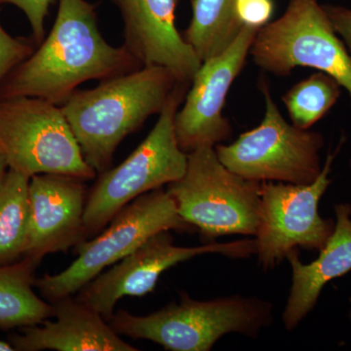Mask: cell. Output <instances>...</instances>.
Here are the masks:
<instances>
[{
  "label": "cell",
  "instance_id": "obj_4",
  "mask_svg": "<svg viewBox=\"0 0 351 351\" xmlns=\"http://www.w3.org/2000/svg\"><path fill=\"white\" fill-rule=\"evenodd\" d=\"M191 84L181 83L176 88L151 133L123 162L98 175L85 205L87 239L98 235L136 198L168 186L184 175L188 154L178 144L175 117Z\"/></svg>",
  "mask_w": 351,
  "mask_h": 351
},
{
  "label": "cell",
  "instance_id": "obj_20",
  "mask_svg": "<svg viewBox=\"0 0 351 351\" xmlns=\"http://www.w3.org/2000/svg\"><path fill=\"white\" fill-rule=\"evenodd\" d=\"M341 88L336 78L322 71H316L291 87L282 101L293 125L309 130L336 105Z\"/></svg>",
  "mask_w": 351,
  "mask_h": 351
},
{
  "label": "cell",
  "instance_id": "obj_25",
  "mask_svg": "<svg viewBox=\"0 0 351 351\" xmlns=\"http://www.w3.org/2000/svg\"><path fill=\"white\" fill-rule=\"evenodd\" d=\"M8 169V164H7L5 157H4L3 154L0 151V184L3 181Z\"/></svg>",
  "mask_w": 351,
  "mask_h": 351
},
{
  "label": "cell",
  "instance_id": "obj_5",
  "mask_svg": "<svg viewBox=\"0 0 351 351\" xmlns=\"http://www.w3.org/2000/svg\"><path fill=\"white\" fill-rule=\"evenodd\" d=\"M178 213L213 240L223 235L255 237L260 223L261 182L235 174L219 161L215 147L188 154V167L181 179L168 184Z\"/></svg>",
  "mask_w": 351,
  "mask_h": 351
},
{
  "label": "cell",
  "instance_id": "obj_13",
  "mask_svg": "<svg viewBox=\"0 0 351 351\" xmlns=\"http://www.w3.org/2000/svg\"><path fill=\"white\" fill-rule=\"evenodd\" d=\"M85 181L58 174L29 180V221L23 257L40 263L45 256L68 252L87 240L84 212Z\"/></svg>",
  "mask_w": 351,
  "mask_h": 351
},
{
  "label": "cell",
  "instance_id": "obj_14",
  "mask_svg": "<svg viewBox=\"0 0 351 351\" xmlns=\"http://www.w3.org/2000/svg\"><path fill=\"white\" fill-rule=\"evenodd\" d=\"M123 22V44L142 66L169 69L191 83L202 62L176 27L179 0H108Z\"/></svg>",
  "mask_w": 351,
  "mask_h": 351
},
{
  "label": "cell",
  "instance_id": "obj_22",
  "mask_svg": "<svg viewBox=\"0 0 351 351\" xmlns=\"http://www.w3.org/2000/svg\"><path fill=\"white\" fill-rule=\"evenodd\" d=\"M58 0H0L2 4H10L25 13L32 32V41L36 46L45 38V20L49 15L50 7Z\"/></svg>",
  "mask_w": 351,
  "mask_h": 351
},
{
  "label": "cell",
  "instance_id": "obj_12",
  "mask_svg": "<svg viewBox=\"0 0 351 351\" xmlns=\"http://www.w3.org/2000/svg\"><path fill=\"white\" fill-rule=\"evenodd\" d=\"M258 29L244 25L234 41L221 54L203 62L196 73L175 117L178 144L186 154L199 147H215L230 138L232 126L223 115V107Z\"/></svg>",
  "mask_w": 351,
  "mask_h": 351
},
{
  "label": "cell",
  "instance_id": "obj_16",
  "mask_svg": "<svg viewBox=\"0 0 351 351\" xmlns=\"http://www.w3.org/2000/svg\"><path fill=\"white\" fill-rule=\"evenodd\" d=\"M334 210V232L316 260L304 265L297 249L286 257L292 267V286L282 314L288 332L313 311L328 283L351 271V204L339 203Z\"/></svg>",
  "mask_w": 351,
  "mask_h": 351
},
{
  "label": "cell",
  "instance_id": "obj_24",
  "mask_svg": "<svg viewBox=\"0 0 351 351\" xmlns=\"http://www.w3.org/2000/svg\"><path fill=\"white\" fill-rule=\"evenodd\" d=\"M323 7L351 59V8L334 4H324Z\"/></svg>",
  "mask_w": 351,
  "mask_h": 351
},
{
  "label": "cell",
  "instance_id": "obj_17",
  "mask_svg": "<svg viewBox=\"0 0 351 351\" xmlns=\"http://www.w3.org/2000/svg\"><path fill=\"white\" fill-rule=\"evenodd\" d=\"M38 263L23 257L0 265V329L40 324L53 317V306L34 292Z\"/></svg>",
  "mask_w": 351,
  "mask_h": 351
},
{
  "label": "cell",
  "instance_id": "obj_11",
  "mask_svg": "<svg viewBox=\"0 0 351 351\" xmlns=\"http://www.w3.org/2000/svg\"><path fill=\"white\" fill-rule=\"evenodd\" d=\"M213 253L232 258L250 257L256 255V240L180 247L174 244L169 230H163L114 263L112 269L95 277L75 298L108 321L121 298L143 297L154 292L159 277L166 270L197 256Z\"/></svg>",
  "mask_w": 351,
  "mask_h": 351
},
{
  "label": "cell",
  "instance_id": "obj_10",
  "mask_svg": "<svg viewBox=\"0 0 351 351\" xmlns=\"http://www.w3.org/2000/svg\"><path fill=\"white\" fill-rule=\"evenodd\" d=\"M346 144L341 136L328 152L317 179L309 184L261 182L260 223L255 235L256 255L265 271L283 262L291 251L319 252L335 230V219L320 216L318 206L331 184L332 163Z\"/></svg>",
  "mask_w": 351,
  "mask_h": 351
},
{
  "label": "cell",
  "instance_id": "obj_23",
  "mask_svg": "<svg viewBox=\"0 0 351 351\" xmlns=\"http://www.w3.org/2000/svg\"><path fill=\"white\" fill-rule=\"evenodd\" d=\"M237 10L242 24L260 29L269 23L274 4L272 0H237Z\"/></svg>",
  "mask_w": 351,
  "mask_h": 351
},
{
  "label": "cell",
  "instance_id": "obj_9",
  "mask_svg": "<svg viewBox=\"0 0 351 351\" xmlns=\"http://www.w3.org/2000/svg\"><path fill=\"white\" fill-rule=\"evenodd\" d=\"M250 55L276 76L300 66L328 73L346 90L351 105L350 56L318 0H290L281 17L258 29Z\"/></svg>",
  "mask_w": 351,
  "mask_h": 351
},
{
  "label": "cell",
  "instance_id": "obj_3",
  "mask_svg": "<svg viewBox=\"0 0 351 351\" xmlns=\"http://www.w3.org/2000/svg\"><path fill=\"white\" fill-rule=\"evenodd\" d=\"M274 320L271 302L241 295L197 301L188 293L149 315L127 311L113 313L108 320L120 336L147 339L171 351H209L225 335L240 334L257 339Z\"/></svg>",
  "mask_w": 351,
  "mask_h": 351
},
{
  "label": "cell",
  "instance_id": "obj_7",
  "mask_svg": "<svg viewBox=\"0 0 351 351\" xmlns=\"http://www.w3.org/2000/svg\"><path fill=\"white\" fill-rule=\"evenodd\" d=\"M0 151L9 169L29 178L58 174L89 181L97 176L61 107L43 99H0Z\"/></svg>",
  "mask_w": 351,
  "mask_h": 351
},
{
  "label": "cell",
  "instance_id": "obj_26",
  "mask_svg": "<svg viewBox=\"0 0 351 351\" xmlns=\"http://www.w3.org/2000/svg\"><path fill=\"white\" fill-rule=\"evenodd\" d=\"M0 351H15L10 343L0 341Z\"/></svg>",
  "mask_w": 351,
  "mask_h": 351
},
{
  "label": "cell",
  "instance_id": "obj_8",
  "mask_svg": "<svg viewBox=\"0 0 351 351\" xmlns=\"http://www.w3.org/2000/svg\"><path fill=\"white\" fill-rule=\"evenodd\" d=\"M258 88L265 104L262 122L232 144L217 145L219 161L251 181L311 184L322 170L320 152L324 137L319 132L289 123L279 112L267 82L261 80Z\"/></svg>",
  "mask_w": 351,
  "mask_h": 351
},
{
  "label": "cell",
  "instance_id": "obj_21",
  "mask_svg": "<svg viewBox=\"0 0 351 351\" xmlns=\"http://www.w3.org/2000/svg\"><path fill=\"white\" fill-rule=\"evenodd\" d=\"M36 46L29 39L14 38L0 23V86L14 69L31 56Z\"/></svg>",
  "mask_w": 351,
  "mask_h": 351
},
{
  "label": "cell",
  "instance_id": "obj_2",
  "mask_svg": "<svg viewBox=\"0 0 351 351\" xmlns=\"http://www.w3.org/2000/svg\"><path fill=\"white\" fill-rule=\"evenodd\" d=\"M181 82L162 66L142 68L76 90L61 106L85 160L97 175L112 168L122 141L160 114Z\"/></svg>",
  "mask_w": 351,
  "mask_h": 351
},
{
  "label": "cell",
  "instance_id": "obj_28",
  "mask_svg": "<svg viewBox=\"0 0 351 351\" xmlns=\"http://www.w3.org/2000/svg\"><path fill=\"white\" fill-rule=\"evenodd\" d=\"M350 319L351 321V311H350Z\"/></svg>",
  "mask_w": 351,
  "mask_h": 351
},
{
  "label": "cell",
  "instance_id": "obj_15",
  "mask_svg": "<svg viewBox=\"0 0 351 351\" xmlns=\"http://www.w3.org/2000/svg\"><path fill=\"white\" fill-rule=\"evenodd\" d=\"M53 317L10 336L15 351H137L107 320L73 295L50 302Z\"/></svg>",
  "mask_w": 351,
  "mask_h": 351
},
{
  "label": "cell",
  "instance_id": "obj_29",
  "mask_svg": "<svg viewBox=\"0 0 351 351\" xmlns=\"http://www.w3.org/2000/svg\"><path fill=\"white\" fill-rule=\"evenodd\" d=\"M350 304H351V298H350Z\"/></svg>",
  "mask_w": 351,
  "mask_h": 351
},
{
  "label": "cell",
  "instance_id": "obj_1",
  "mask_svg": "<svg viewBox=\"0 0 351 351\" xmlns=\"http://www.w3.org/2000/svg\"><path fill=\"white\" fill-rule=\"evenodd\" d=\"M52 29L31 56L0 86V99L34 97L64 105L80 85L110 80L142 68L124 47L101 36L96 5L87 0H58Z\"/></svg>",
  "mask_w": 351,
  "mask_h": 351
},
{
  "label": "cell",
  "instance_id": "obj_27",
  "mask_svg": "<svg viewBox=\"0 0 351 351\" xmlns=\"http://www.w3.org/2000/svg\"><path fill=\"white\" fill-rule=\"evenodd\" d=\"M348 167H350V174H351V157L350 159V162H348Z\"/></svg>",
  "mask_w": 351,
  "mask_h": 351
},
{
  "label": "cell",
  "instance_id": "obj_6",
  "mask_svg": "<svg viewBox=\"0 0 351 351\" xmlns=\"http://www.w3.org/2000/svg\"><path fill=\"white\" fill-rule=\"evenodd\" d=\"M195 230L178 213L167 191L154 189L120 210L98 237L76 246L77 258L69 267L55 276L44 274L36 279L34 287L48 302L73 295L152 235L163 230L191 232Z\"/></svg>",
  "mask_w": 351,
  "mask_h": 351
},
{
  "label": "cell",
  "instance_id": "obj_18",
  "mask_svg": "<svg viewBox=\"0 0 351 351\" xmlns=\"http://www.w3.org/2000/svg\"><path fill=\"white\" fill-rule=\"evenodd\" d=\"M191 7L193 17L182 36L203 63L223 52L244 25L237 0H191Z\"/></svg>",
  "mask_w": 351,
  "mask_h": 351
},
{
  "label": "cell",
  "instance_id": "obj_19",
  "mask_svg": "<svg viewBox=\"0 0 351 351\" xmlns=\"http://www.w3.org/2000/svg\"><path fill=\"white\" fill-rule=\"evenodd\" d=\"M29 180L8 169L0 184V265L17 262L24 255L29 221Z\"/></svg>",
  "mask_w": 351,
  "mask_h": 351
}]
</instances>
